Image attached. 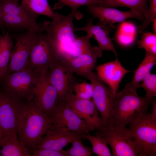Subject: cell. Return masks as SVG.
<instances>
[{
  "instance_id": "obj_13",
  "label": "cell",
  "mask_w": 156,
  "mask_h": 156,
  "mask_svg": "<svg viewBox=\"0 0 156 156\" xmlns=\"http://www.w3.org/2000/svg\"><path fill=\"white\" fill-rule=\"evenodd\" d=\"M74 73L60 58L48 70L50 82L56 89L59 102L73 92L75 83Z\"/></svg>"
},
{
  "instance_id": "obj_20",
  "label": "cell",
  "mask_w": 156,
  "mask_h": 156,
  "mask_svg": "<svg viewBox=\"0 0 156 156\" xmlns=\"http://www.w3.org/2000/svg\"><path fill=\"white\" fill-rule=\"evenodd\" d=\"M35 17H28L9 14H1V21L4 29H25L38 34L44 31Z\"/></svg>"
},
{
  "instance_id": "obj_11",
  "label": "cell",
  "mask_w": 156,
  "mask_h": 156,
  "mask_svg": "<svg viewBox=\"0 0 156 156\" xmlns=\"http://www.w3.org/2000/svg\"><path fill=\"white\" fill-rule=\"evenodd\" d=\"M48 70L40 72L31 100L50 118L59 101L57 91L49 79Z\"/></svg>"
},
{
  "instance_id": "obj_37",
  "label": "cell",
  "mask_w": 156,
  "mask_h": 156,
  "mask_svg": "<svg viewBox=\"0 0 156 156\" xmlns=\"http://www.w3.org/2000/svg\"><path fill=\"white\" fill-rule=\"evenodd\" d=\"M152 23L153 33L156 34V19Z\"/></svg>"
},
{
  "instance_id": "obj_34",
  "label": "cell",
  "mask_w": 156,
  "mask_h": 156,
  "mask_svg": "<svg viewBox=\"0 0 156 156\" xmlns=\"http://www.w3.org/2000/svg\"><path fill=\"white\" fill-rule=\"evenodd\" d=\"M156 19V0H149L148 14L143 22L138 27L139 33H141L146 29L149 25Z\"/></svg>"
},
{
  "instance_id": "obj_38",
  "label": "cell",
  "mask_w": 156,
  "mask_h": 156,
  "mask_svg": "<svg viewBox=\"0 0 156 156\" xmlns=\"http://www.w3.org/2000/svg\"><path fill=\"white\" fill-rule=\"evenodd\" d=\"M2 138V134L0 128V142Z\"/></svg>"
},
{
  "instance_id": "obj_2",
  "label": "cell",
  "mask_w": 156,
  "mask_h": 156,
  "mask_svg": "<svg viewBox=\"0 0 156 156\" xmlns=\"http://www.w3.org/2000/svg\"><path fill=\"white\" fill-rule=\"evenodd\" d=\"M153 98L139 96L137 92L125 88L117 92L114 99L109 124L125 127L140 114L146 113Z\"/></svg>"
},
{
  "instance_id": "obj_40",
  "label": "cell",
  "mask_w": 156,
  "mask_h": 156,
  "mask_svg": "<svg viewBox=\"0 0 156 156\" xmlns=\"http://www.w3.org/2000/svg\"><path fill=\"white\" fill-rule=\"evenodd\" d=\"M14 1L16 2H18V0H13Z\"/></svg>"
},
{
  "instance_id": "obj_32",
  "label": "cell",
  "mask_w": 156,
  "mask_h": 156,
  "mask_svg": "<svg viewBox=\"0 0 156 156\" xmlns=\"http://www.w3.org/2000/svg\"><path fill=\"white\" fill-rule=\"evenodd\" d=\"M140 84V88L146 91L145 95L152 98L156 96V75L151 72L147 74Z\"/></svg>"
},
{
  "instance_id": "obj_16",
  "label": "cell",
  "mask_w": 156,
  "mask_h": 156,
  "mask_svg": "<svg viewBox=\"0 0 156 156\" xmlns=\"http://www.w3.org/2000/svg\"><path fill=\"white\" fill-rule=\"evenodd\" d=\"M63 101L66 102L77 115L87 123L93 127L98 131L101 130L102 127L100 117L92 100L79 98L72 92Z\"/></svg>"
},
{
  "instance_id": "obj_36",
  "label": "cell",
  "mask_w": 156,
  "mask_h": 156,
  "mask_svg": "<svg viewBox=\"0 0 156 156\" xmlns=\"http://www.w3.org/2000/svg\"><path fill=\"white\" fill-rule=\"evenodd\" d=\"M151 104L152 106V110L149 114L153 118L156 120V100L154 97L152 99Z\"/></svg>"
},
{
  "instance_id": "obj_35",
  "label": "cell",
  "mask_w": 156,
  "mask_h": 156,
  "mask_svg": "<svg viewBox=\"0 0 156 156\" xmlns=\"http://www.w3.org/2000/svg\"><path fill=\"white\" fill-rule=\"evenodd\" d=\"M33 156H64L61 151L42 148L35 150L31 154Z\"/></svg>"
},
{
  "instance_id": "obj_8",
  "label": "cell",
  "mask_w": 156,
  "mask_h": 156,
  "mask_svg": "<svg viewBox=\"0 0 156 156\" xmlns=\"http://www.w3.org/2000/svg\"><path fill=\"white\" fill-rule=\"evenodd\" d=\"M60 55L57 48L47 34H38L27 67L38 72L48 70L54 66Z\"/></svg>"
},
{
  "instance_id": "obj_22",
  "label": "cell",
  "mask_w": 156,
  "mask_h": 156,
  "mask_svg": "<svg viewBox=\"0 0 156 156\" xmlns=\"http://www.w3.org/2000/svg\"><path fill=\"white\" fill-rule=\"evenodd\" d=\"M0 156H30L31 154L17 136H15L1 139Z\"/></svg>"
},
{
  "instance_id": "obj_1",
  "label": "cell",
  "mask_w": 156,
  "mask_h": 156,
  "mask_svg": "<svg viewBox=\"0 0 156 156\" xmlns=\"http://www.w3.org/2000/svg\"><path fill=\"white\" fill-rule=\"evenodd\" d=\"M51 123L50 118L31 100H26L17 129L18 138L32 153Z\"/></svg>"
},
{
  "instance_id": "obj_7",
  "label": "cell",
  "mask_w": 156,
  "mask_h": 156,
  "mask_svg": "<svg viewBox=\"0 0 156 156\" xmlns=\"http://www.w3.org/2000/svg\"><path fill=\"white\" fill-rule=\"evenodd\" d=\"M40 72L27 67L6 75L0 83L5 92L25 100H32Z\"/></svg>"
},
{
  "instance_id": "obj_4",
  "label": "cell",
  "mask_w": 156,
  "mask_h": 156,
  "mask_svg": "<svg viewBox=\"0 0 156 156\" xmlns=\"http://www.w3.org/2000/svg\"><path fill=\"white\" fill-rule=\"evenodd\" d=\"M26 102V100L16 94L0 90V128L2 138L17 136V129Z\"/></svg>"
},
{
  "instance_id": "obj_3",
  "label": "cell",
  "mask_w": 156,
  "mask_h": 156,
  "mask_svg": "<svg viewBox=\"0 0 156 156\" xmlns=\"http://www.w3.org/2000/svg\"><path fill=\"white\" fill-rule=\"evenodd\" d=\"M77 12L65 15L55 12L52 21H44L41 25L46 34L58 49L60 54L66 53L70 45L77 37L74 34V18Z\"/></svg>"
},
{
  "instance_id": "obj_24",
  "label": "cell",
  "mask_w": 156,
  "mask_h": 156,
  "mask_svg": "<svg viewBox=\"0 0 156 156\" xmlns=\"http://www.w3.org/2000/svg\"><path fill=\"white\" fill-rule=\"evenodd\" d=\"M21 5L29 12L37 17L44 15L52 18L55 14L47 0H22Z\"/></svg>"
},
{
  "instance_id": "obj_10",
  "label": "cell",
  "mask_w": 156,
  "mask_h": 156,
  "mask_svg": "<svg viewBox=\"0 0 156 156\" xmlns=\"http://www.w3.org/2000/svg\"><path fill=\"white\" fill-rule=\"evenodd\" d=\"M84 77L90 81L93 86L92 100L99 113L103 128L110 123L114 99L109 87L96 73L91 71Z\"/></svg>"
},
{
  "instance_id": "obj_14",
  "label": "cell",
  "mask_w": 156,
  "mask_h": 156,
  "mask_svg": "<svg viewBox=\"0 0 156 156\" xmlns=\"http://www.w3.org/2000/svg\"><path fill=\"white\" fill-rule=\"evenodd\" d=\"M86 133L70 131L51 123L44 136L38 142L35 150L45 148L61 151L75 140L84 139Z\"/></svg>"
},
{
  "instance_id": "obj_6",
  "label": "cell",
  "mask_w": 156,
  "mask_h": 156,
  "mask_svg": "<svg viewBox=\"0 0 156 156\" xmlns=\"http://www.w3.org/2000/svg\"><path fill=\"white\" fill-rule=\"evenodd\" d=\"M129 125L131 134L141 146L139 156H156V120L144 113Z\"/></svg>"
},
{
  "instance_id": "obj_27",
  "label": "cell",
  "mask_w": 156,
  "mask_h": 156,
  "mask_svg": "<svg viewBox=\"0 0 156 156\" xmlns=\"http://www.w3.org/2000/svg\"><path fill=\"white\" fill-rule=\"evenodd\" d=\"M84 139L88 140L92 146V152L99 156H112V153L108 146V143L104 138L97 135L93 136L86 133Z\"/></svg>"
},
{
  "instance_id": "obj_17",
  "label": "cell",
  "mask_w": 156,
  "mask_h": 156,
  "mask_svg": "<svg viewBox=\"0 0 156 156\" xmlns=\"http://www.w3.org/2000/svg\"><path fill=\"white\" fill-rule=\"evenodd\" d=\"M93 22L92 18H88L85 26L75 27L74 32L81 31L86 32V35L90 38H93L96 40L98 44V47L102 51H111L116 57H117L118 53L109 34L114 28L100 21H99L95 24L93 23Z\"/></svg>"
},
{
  "instance_id": "obj_28",
  "label": "cell",
  "mask_w": 156,
  "mask_h": 156,
  "mask_svg": "<svg viewBox=\"0 0 156 156\" xmlns=\"http://www.w3.org/2000/svg\"><path fill=\"white\" fill-rule=\"evenodd\" d=\"M52 9L53 10L61 9L66 6L69 7L71 12H77L79 7L91 4H95L100 5L103 2L102 0H57Z\"/></svg>"
},
{
  "instance_id": "obj_25",
  "label": "cell",
  "mask_w": 156,
  "mask_h": 156,
  "mask_svg": "<svg viewBox=\"0 0 156 156\" xmlns=\"http://www.w3.org/2000/svg\"><path fill=\"white\" fill-rule=\"evenodd\" d=\"M147 1V0H102V3L99 6L111 8L125 7L130 9H133L142 14L145 18L148 14Z\"/></svg>"
},
{
  "instance_id": "obj_33",
  "label": "cell",
  "mask_w": 156,
  "mask_h": 156,
  "mask_svg": "<svg viewBox=\"0 0 156 156\" xmlns=\"http://www.w3.org/2000/svg\"><path fill=\"white\" fill-rule=\"evenodd\" d=\"M73 91L78 98L85 99H91L92 98L93 88L92 85L84 82L76 84Z\"/></svg>"
},
{
  "instance_id": "obj_9",
  "label": "cell",
  "mask_w": 156,
  "mask_h": 156,
  "mask_svg": "<svg viewBox=\"0 0 156 156\" xmlns=\"http://www.w3.org/2000/svg\"><path fill=\"white\" fill-rule=\"evenodd\" d=\"M38 34L27 31L14 35L15 44L11 53L8 70L5 75L23 70L27 67Z\"/></svg>"
},
{
  "instance_id": "obj_21",
  "label": "cell",
  "mask_w": 156,
  "mask_h": 156,
  "mask_svg": "<svg viewBox=\"0 0 156 156\" xmlns=\"http://www.w3.org/2000/svg\"><path fill=\"white\" fill-rule=\"evenodd\" d=\"M156 64V55L145 52L144 57L135 71L131 81L125 86L129 91L137 92L140 88V84L145 76L150 72L153 67Z\"/></svg>"
},
{
  "instance_id": "obj_39",
  "label": "cell",
  "mask_w": 156,
  "mask_h": 156,
  "mask_svg": "<svg viewBox=\"0 0 156 156\" xmlns=\"http://www.w3.org/2000/svg\"><path fill=\"white\" fill-rule=\"evenodd\" d=\"M1 2H0V16L1 15Z\"/></svg>"
},
{
  "instance_id": "obj_30",
  "label": "cell",
  "mask_w": 156,
  "mask_h": 156,
  "mask_svg": "<svg viewBox=\"0 0 156 156\" xmlns=\"http://www.w3.org/2000/svg\"><path fill=\"white\" fill-rule=\"evenodd\" d=\"M72 146L70 148L61 151L64 156H89L92 152V148L85 146L81 140L76 139L72 143Z\"/></svg>"
},
{
  "instance_id": "obj_19",
  "label": "cell",
  "mask_w": 156,
  "mask_h": 156,
  "mask_svg": "<svg viewBox=\"0 0 156 156\" xmlns=\"http://www.w3.org/2000/svg\"><path fill=\"white\" fill-rule=\"evenodd\" d=\"M102 51L96 46L90 52L76 57L61 55L60 58L74 73L84 77L92 71L98 58L102 57Z\"/></svg>"
},
{
  "instance_id": "obj_23",
  "label": "cell",
  "mask_w": 156,
  "mask_h": 156,
  "mask_svg": "<svg viewBox=\"0 0 156 156\" xmlns=\"http://www.w3.org/2000/svg\"><path fill=\"white\" fill-rule=\"evenodd\" d=\"M14 46L12 38L8 31L0 33V83L8 70L11 53Z\"/></svg>"
},
{
  "instance_id": "obj_18",
  "label": "cell",
  "mask_w": 156,
  "mask_h": 156,
  "mask_svg": "<svg viewBox=\"0 0 156 156\" xmlns=\"http://www.w3.org/2000/svg\"><path fill=\"white\" fill-rule=\"evenodd\" d=\"M97 74L109 87L111 94L114 99L120 83L124 76L131 72L124 68L118 57L115 60L95 66Z\"/></svg>"
},
{
  "instance_id": "obj_15",
  "label": "cell",
  "mask_w": 156,
  "mask_h": 156,
  "mask_svg": "<svg viewBox=\"0 0 156 156\" xmlns=\"http://www.w3.org/2000/svg\"><path fill=\"white\" fill-rule=\"evenodd\" d=\"M86 10L93 18L98 19L99 21L114 29L115 23L123 22L129 18H134L141 21L145 18L142 14L133 9L123 11L111 7L91 4L87 5Z\"/></svg>"
},
{
  "instance_id": "obj_26",
  "label": "cell",
  "mask_w": 156,
  "mask_h": 156,
  "mask_svg": "<svg viewBox=\"0 0 156 156\" xmlns=\"http://www.w3.org/2000/svg\"><path fill=\"white\" fill-rule=\"evenodd\" d=\"M91 38L87 35L77 36L71 43L68 52L65 55L70 57H76L88 53L93 49Z\"/></svg>"
},
{
  "instance_id": "obj_12",
  "label": "cell",
  "mask_w": 156,
  "mask_h": 156,
  "mask_svg": "<svg viewBox=\"0 0 156 156\" xmlns=\"http://www.w3.org/2000/svg\"><path fill=\"white\" fill-rule=\"evenodd\" d=\"M49 118L51 124L73 132L88 133L95 129L80 118L65 101L59 102Z\"/></svg>"
},
{
  "instance_id": "obj_5",
  "label": "cell",
  "mask_w": 156,
  "mask_h": 156,
  "mask_svg": "<svg viewBox=\"0 0 156 156\" xmlns=\"http://www.w3.org/2000/svg\"><path fill=\"white\" fill-rule=\"evenodd\" d=\"M107 141L113 156H139L142 150L128 128L109 124L95 133Z\"/></svg>"
},
{
  "instance_id": "obj_29",
  "label": "cell",
  "mask_w": 156,
  "mask_h": 156,
  "mask_svg": "<svg viewBox=\"0 0 156 156\" xmlns=\"http://www.w3.org/2000/svg\"><path fill=\"white\" fill-rule=\"evenodd\" d=\"M120 28V32L126 34V36L117 35V42L121 46L127 48L131 46L134 43L135 40V36H134L135 28L133 25L127 23H124Z\"/></svg>"
},
{
  "instance_id": "obj_31",
  "label": "cell",
  "mask_w": 156,
  "mask_h": 156,
  "mask_svg": "<svg viewBox=\"0 0 156 156\" xmlns=\"http://www.w3.org/2000/svg\"><path fill=\"white\" fill-rule=\"evenodd\" d=\"M138 47L144 49L145 52L156 55V34L145 31L138 42Z\"/></svg>"
}]
</instances>
